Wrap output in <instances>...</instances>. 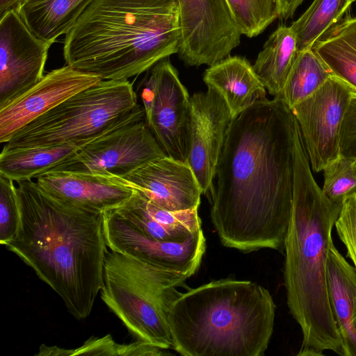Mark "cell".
I'll return each instance as SVG.
<instances>
[{"label":"cell","mask_w":356,"mask_h":356,"mask_svg":"<svg viewBox=\"0 0 356 356\" xmlns=\"http://www.w3.org/2000/svg\"><path fill=\"white\" fill-rule=\"evenodd\" d=\"M296 119L282 97L255 102L233 118L210 195L222 244L280 250L291 219Z\"/></svg>","instance_id":"1"},{"label":"cell","mask_w":356,"mask_h":356,"mask_svg":"<svg viewBox=\"0 0 356 356\" xmlns=\"http://www.w3.org/2000/svg\"><path fill=\"white\" fill-rule=\"evenodd\" d=\"M20 225L5 246L31 268L77 320L91 314L108 248L103 214L59 201L36 181L17 182Z\"/></svg>","instance_id":"2"},{"label":"cell","mask_w":356,"mask_h":356,"mask_svg":"<svg viewBox=\"0 0 356 356\" xmlns=\"http://www.w3.org/2000/svg\"><path fill=\"white\" fill-rule=\"evenodd\" d=\"M294 188L284 240L286 302L302 332L298 356H346L327 286L332 233L341 204L333 202L314 179L300 129L294 134Z\"/></svg>","instance_id":"3"},{"label":"cell","mask_w":356,"mask_h":356,"mask_svg":"<svg viewBox=\"0 0 356 356\" xmlns=\"http://www.w3.org/2000/svg\"><path fill=\"white\" fill-rule=\"evenodd\" d=\"M177 0H94L65 35L66 65L128 80L178 52Z\"/></svg>","instance_id":"4"},{"label":"cell","mask_w":356,"mask_h":356,"mask_svg":"<svg viewBox=\"0 0 356 356\" xmlns=\"http://www.w3.org/2000/svg\"><path fill=\"white\" fill-rule=\"evenodd\" d=\"M276 305L257 283L225 278L180 293L170 304L172 349L184 356H261Z\"/></svg>","instance_id":"5"},{"label":"cell","mask_w":356,"mask_h":356,"mask_svg":"<svg viewBox=\"0 0 356 356\" xmlns=\"http://www.w3.org/2000/svg\"><path fill=\"white\" fill-rule=\"evenodd\" d=\"M178 293L173 284L152 267L107 251L100 296L136 340L163 350L172 348L168 315Z\"/></svg>","instance_id":"6"},{"label":"cell","mask_w":356,"mask_h":356,"mask_svg":"<svg viewBox=\"0 0 356 356\" xmlns=\"http://www.w3.org/2000/svg\"><path fill=\"white\" fill-rule=\"evenodd\" d=\"M138 104L129 80H102L20 129L3 147L86 145L122 121Z\"/></svg>","instance_id":"7"},{"label":"cell","mask_w":356,"mask_h":356,"mask_svg":"<svg viewBox=\"0 0 356 356\" xmlns=\"http://www.w3.org/2000/svg\"><path fill=\"white\" fill-rule=\"evenodd\" d=\"M166 156L146 123L143 106L138 104L122 121L53 170L109 172L124 177Z\"/></svg>","instance_id":"8"},{"label":"cell","mask_w":356,"mask_h":356,"mask_svg":"<svg viewBox=\"0 0 356 356\" xmlns=\"http://www.w3.org/2000/svg\"><path fill=\"white\" fill-rule=\"evenodd\" d=\"M103 226L109 250L141 261L176 286L195 273L206 249L202 230L183 242L159 241L146 236L114 210L103 214Z\"/></svg>","instance_id":"9"},{"label":"cell","mask_w":356,"mask_h":356,"mask_svg":"<svg viewBox=\"0 0 356 356\" xmlns=\"http://www.w3.org/2000/svg\"><path fill=\"white\" fill-rule=\"evenodd\" d=\"M177 54L186 65H213L240 44L242 33L227 0H177Z\"/></svg>","instance_id":"10"},{"label":"cell","mask_w":356,"mask_h":356,"mask_svg":"<svg viewBox=\"0 0 356 356\" xmlns=\"http://www.w3.org/2000/svg\"><path fill=\"white\" fill-rule=\"evenodd\" d=\"M353 93L345 82L333 75L291 109L314 172L323 171L340 155L341 124Z\"/></svg>","instance_id":"11"},{"label":"cell","mask_w":356,"mask_h":356,"mask_svg":"<svg viewBox=\"0 0 356 356\" xmlns=\"http://www.w3.org/2000/svg\"><path fill=\"white\" fill-rule=\"evenodd\" d=\"M232 120L222 96L214 89L190 98L188 152L191 168L203 195L211 194L213 179L229 125Z\"/></svg>","instance_id":"12"},{"label":"cell","mask_w":356,"mask_h":356,"mask_svg":"<svg viewBox=\"0 0 356 356\" xmlns=\"http://www.w3.org/2000/svg\"><path fill=\"white\" fill-rule=\"evenodd\" d=\"M51 45L30 31L15 9L0 16V107L43 78Z\"/></svg>","instance_id":"13"},{"label":"cell","mask_w":356,"mask_h":356,"mask_svg":"<svg viewBox=\"0 0 356 356\" xmlns=\"http://www.w3.org/2000/svg\"><path fill=\"white\" fill-rule=\"evenodd\" d=\"M152 68L156 88L150 106L144 110L146 123L168 156L186 163L191 97L169 57Z\"/></svg>","instance_id":"14"},{"label":"cell","mask_w":356,"mask_h":356,"mask_svg":"<svg viewBox=\"0 0 356 356\" xmlns=\"http://www.w3.org/2000/svg\"><path fill=\"white\" fill-rule=\"evenodd\" d=\"M102 79L66 65L44 74L35 85L0 107V143L70 97Z\"/></svg>","instance_id":"15"},{"label":"cell","mask_w":356,"mask_h":356,"mask_svg":"<svg viewBox=\"0 0 356 356\" xmlns=\"http://www.w3.org/2000/svg\"><path fill=\"white\" fill-rule=\"evenodd\" d=\"M35 179L54 198L94 213L119 208L135 192L124 177L109 172L52 170Z\"/></svg>","instance_id":"16"},{"label":"cell","mask_w":356,"mask_h":356,"mask_svg":"<svg viewBox=\"0 0 356 356\" xmlns=\"http://www.w3.org/2000/svg\"><path fill=\"white\" fill-rule=\"evenodd\" d=\"M122 177L143 197L165 210L199 208L202 191L187 163L166 156Z\"/></svg>","instance_id":"17"},{"label":"cell","mask_w":356,"mask_h":356,"mask_svg":"<svg viewBox=\"0 0 356 356\" xmlns=\"http://www.w3.org/2000/svg\"><path fill=\"white\" fill-rule=\"evenodd\" d=\"M207 86L225 101L232 119L255 102L265 99L266 89L245 58L228 56L209 66L203 76Z\"/></svg>","instance_id":"18"},{"label":"cell","mask_w":356,"mask_h":356,"mask_svg":"<svg viewBox=\"0 0 356 356\" xmlns=\"http://www.w3.org/2000/svg\"><path fill=\"white\" fill-rule=\"evenodd\" d=\"M327 286L346 356H356V270L334 243L329 251Z\"/></svg>","instance_id":"19"},{"label":"cell","mask_w":356,"mask_h":356,"mask_svg":"<svg viewBox=\"0 0 356 356\" xmlns=\"http://www.w3.org/2000/svg\"><path fill=\"white\" fill-rule=\"evenodd\" d=\"M94 0H23L15 10L38 38L52 44L66 35Z\"/></svg>","instance_id":"20"},{"label":"cell","mask_w":356,"mask_h":356,"mask_svg":"<svg viewBox=\"0 0 356 356\" xmlns=\"http://www.w3.org/2000/svg\"><path fill=\"white\" fill-rule=\"evenodd\" d=\"M85 145L66 143L32 147H3L0 176L13 181L31 180L63 164Z\"/></svg>","instance_id":"21"},{"label":"cell","mask_w":356,"mask_h":356,"mask_svg":"<svg viewBox=\"0 0 356 356\" xmlns=\"http://www.w3.org/2000/svg\"><path fill=\"white\" fill-rule=\"evenodd\" d=\"M298 54L290 26H280L265 42L252 65L268 93L282 97L284 86Z\"/></svg>","instance_id":"22"},{"label":"cell","mask_w":356,"mask_h":356,"mask_svg":"<svg viewBox=\"0 0 356 356\" xmlns=\"http://www.w3.org/2000/svg\"><path fill=\"white\" fill-rule=\"evenodd\" d=\"M312 49L356 93V17L341 19Z\"/></svg>","instance_id":"23"},{"label":"cell","mask_w":356,"mask_h":356,"mask_svg":"<svg viewBox=\"0 0 356 356\" xmlns=\"http://www.w3.org/2000/svg\"><path fill=\"white\" fill-rule=\"evenodd\" d=\"M136 194L141 209V225L149 236L165 241L181 242L201 230L198 207L180 211L162 209Z\"/></svg>","instance_id":"24"},{"label":"cell","mask_w":356,"mask_h":356,"mask_svg":"<svg viewBox=\"0 0 356 356\" xmlns=\"http://www.w3.org/2000/svg\"><path fill=\"white\" fill-rule=\"evenodd\" d=\"M354 0H314L306 11L290 26L298 51L312 48L338 23Z\"/></svg>","instance_id":"25"},{"label":"cell","mask_w":356,"mask_h":356,"mask_svg":"<svg viewBox=\"0 0 356 356\" xmlns=\"http://www.w3.org/2000/svg\"><path fill=\"white\" fill-rule=\"evenodd\" d=\"M332 76L331 70L312 49L298 51L282 97L291 109L315 92Z\"/></svg>","instance_id":"26"},{"label":"cell","mask_w":356,"mask_h":356,"mask_svg":"<svg viewBox=\"0 0 356 356\" xmlns=\"http://www.w3.org/2000/svg\"><path fill=\"white\" fill-rule=\"evenodd\" d=\"M242 33L252 38L279 17L278 0H227Z\"/></svg>","instance_id":"27"},{"label":"cell","mask_w":356,"mask_h":356,"mask_svg":"<svg viewBox=\"0 0 356 356\" xmlns=\"http://www.w3.org/2000/svg\"><path fill=\"white\" fill-rule=\"evenodd\" d=\"M163 349L136 340L128 344L117 343L111 334L91 337L74 349H67V356L75 355H163Z\"/></svg>","instance_id":"28"},{"label":"cell","mask_w":356,"mask_h":356,"mask_svg":"<svg viewBox=\"0 0 356 356\" xmlns=\"http://www.w3.org/2000/svg\"><path fill=\"white\" fill-rule=\"evenodd\" d=\"M355 161L339 155L323 170L322 191L333 202L342 204L348 195L356 192Z\"/></svg>","instance_id":"29"},{"label":"cell","mask_w":356,"mask_h":356,"mask_svg":"<svg viewBox=\"0 0 356 356\" xmlns=\"http://www.w3.org/2000/svg\"><path fill=\"white\" fill-rule=\"evenodd\" d=\"M20 211L14 181L0 176V243L6 245L17 235Z\"/></svg>","instance_id":"30"},{"label":"cell","mask_w":356,"mask_h":356,"mask_svg":"<svg viewBox=\"0 0 356 356\" xmlns=\"http://www.w3.org/2000/svg\"><path fill=\"white\" fill-rule=\"evenodd\" d=\"M334 227L356 270V192L343 201Z\"/></svg>","instance_id":"31"},{"label":"cell","mask_w":356,"mask_h":356,"mask_svg":"<svg viewBox=\"0 0 356 356\" xmlns=\"http://www.w3.org/2000/svg\"><path fill=\"white\" fill-rule=\"evenodd\" d=\"M339 154L356 160V93H353L341 124Z\"/></svg>","instance_id":"32"},{"label":"cell","mask_w":356,"mask_h":356,"mask_svg":"<svg viewBox=\"0 0 356 356\" xmlns=\"http://www.w3.org/2000/svg\"><path fill=\"white\" fill-rule=\"evenodd\" d=\"M280 6L279 18L287 19L294 15L303 0H278Z\"/></svg>","instance_id":"33"},{"label":"cell","mask_w":356,"mask_h":356,"mask_svg":"<svg viewBox=\"0 0 356 356\" xmlns=\"http://www.w3.org/2000/svg\"><path fill=\"white\" fill-rule=\"evenodd\" d=\"M23 0H0V16L15 9Z\"/></svg>","instance_id":"34"},{"label":"cell","mask_w":356,"mask_h":356,"mask_svg":"<svg viewBox=\"0 0 356 356\" xmlns=\"http://www.w3.org/2000/svg\"><path fill=\"white\" fill-rule=\"evenodd\" d=\"M355 166L356 168V160L355 161Z\"/></svg>","instance_id":"35"},{"label":"cell","mask_w":356,"mask_h":356,"mask_svg":"<svg viewBox=\"0 0 356 356\" xmlns=\"http://www.w3.org/2000/svg\"><path fill=\"white\" fill-rule=\"evenodd\" d=\"M354 2H355V3H356V0H354Z\"/></svg>","instance_id":"36"}]
</instances>
